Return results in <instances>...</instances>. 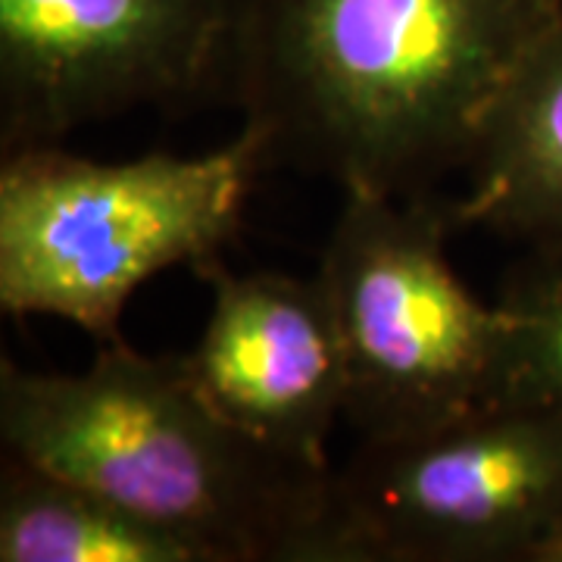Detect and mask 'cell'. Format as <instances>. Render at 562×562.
Segmentation results:
<instances>
[{"mask_svg":"<svg viewBox=\"0 0 562 562\" xmlns=\"http://www.w3.org/2000/svg\"><path fill=\"white\" fill-rule=\"evenodd\" d=\"M560 22L562 0H238L222 98L272 166L422 198Z\"/></svg>","mask_w":562,"mask_h":562,"instance_id":"6da1fadb","label":"cell"},{"mask_svg":"<svg viewBox=\"0 0 562 562\" xmlns=\"http://www.w3.org/2000/svg\"><path fill=\"white\" fill-rule=\"evenodd\" d=\"M0 441L179 535L201 562H328L335 469L235 428L184 353L110 341L69 375L3 360Z\"/></svg>","mask_w":562,"mask_h":562,"instance_id":"7a4b0ae2","label":"cell"},{"mask_svg":"<svg viewBox=\"0 0 562 562\" xmlns=\"http://www.w3.org/2000/svg\"><path fill=\"white\" fill-rule=\"evenodd\" d=\"M266 169L269 144L250 125L201 157L98 162L60 144L3 154L0 310L122 341V310L144 281L172 266L203 272L238 238Z\"/></svg>","mask_w":562,"mask_h":562,"instance_id":"3957f363","label":"cell"},{"mask_svg":"<svg viewBox=\"0 0 562 562\" xmlns=\"http://www.w3.org/2000/svg\"><path fill=\"white\" fill-rule=\"evenodd\" d=\"M453 225L431 194H344L316 276L344 341V422L360 443L416 438L491 406L503 316L447 260Z\"/></svg>","mask_w":562,"mask_h":562,"instance_id":"277c9868","label":"cell"},{"mask_svg":"<svg viewBox=\"0 0 562 562\" xmlns=\"http://www.w3.org/2000/svg\"><path fill=\"white\" fill-rule=\"evenodd\" d=\"M562 519V413L484 406L331 472L328 562H531Z\"/></svg>","mask_w":562,"mask_h":562,"instance_id":"5b68a950","label":"cell"},{"mask_svg":"<svg viewBox=\"0 0 562 562\" xmlns=\"http://www.w3.org/2000/svg\"><path fill=\"white\" fill-rule=\"evenodd\" d=\"M238 0H0V147L222 98Z\"/></svg>","mask_w":562,"mask_h":562,"instance_id":"8992f818","label":"cell"},{"mask_svg":"<svg viewBox=\"0 0 562 562\" xmlns=\"http://www.w3.org/2000/svg\"><path fill=\"white\" fill-rule=\"evenodd\" d=\"M201 276L213 306L184 366L203 397L254 441L331 465L325 447L347 409V360L319 276H235L220 260Z\"/></svg>","mask_w":562,"mask_h":562,"instance_id":"52a82bcc","label":"cell"},{"mask_svg":"<svg viewBox=\"0 0 562 562\" xmlns=\"http://www.w3.org/2000/svg\"><path fill=\"white\" fill-rule=\"evenodd\" d=\"M465 172L457 225L562 241V22L506 85Z\"/></svg>","mask_w":562,"mask_h":562,"instance_id":"ba28073f","label":"cell"},{"mask_svg":"<svg viewBox=\"0 0 562 562\" xmlns=\"http://www.w3.org/2000/svg\"><path fill=\"white\" fill-rule=\"evenodd\" d=\"M0 562H201L179 535L106 494L3 453Z\"/></svg>","mask_w":562,"mask_h":562,"instance_id":"9c48e42d","label":"cell"},{"mask_svg":"<svg viewBox=\"0 0 562 562\" xmlns=\"http://www.w3.org/2000/svg\"><path fill=\"white\" fill-rule=\"evenodd\" d=\"M503 350L491 406L562 413V241H543L501 291Z\"/></svg>","mask_w":562,"mask_h":562,"instance_id":"30bf717a","label":"cell"},{"mask_svg":"<svg viewBox=\"0 0 562 562\" xmlns=\"http://www.w3.org/2000/svg\"><path fill=\"white\" fill-rule=\"evenodd\" d=\"M531 562H562V519L553 525V531L543 538V543L538 547L535 560Z\"/></svg>","mask_w":562,"mask_h":562,"instance_id":"8fae6325","label":"cell"}]
</instances>
